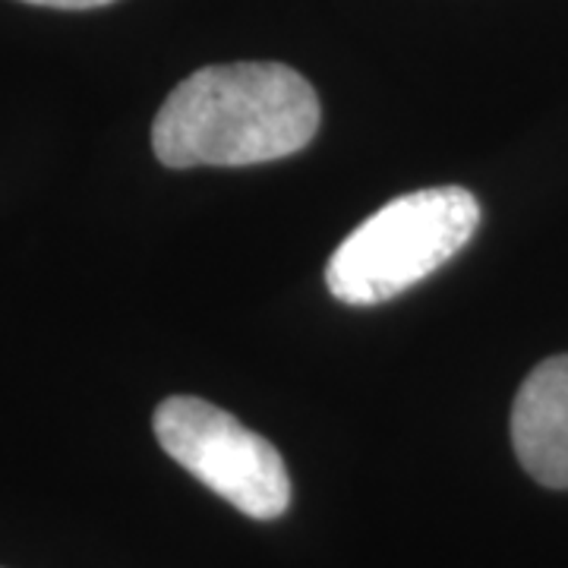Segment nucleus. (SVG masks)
Instances as JSON below:
<instances>
[{"label":"nucleus","mask_w":568,"mask_h":568,"mask_svg":"<svg viewBox=\"0 0 568 568\" xmlns=\"http://www.w3.org/2000/svg\"><path fill=\"white\" fill-rule=\"evenodd\" d=\"M320 130L313 85L284 63H215L186 77L152 123L168 168H246L301 152Z\"/></svg>","instance_id":"1"},{"label":"nucleus","mask_w":568,"mask_h":568,"mask_svg":"<svg viewBox=\"0 0 568 568\" xmlns=\"http://www.w3.org/2000/svg\"><path fill=\"white\" fill-rule=\"evenodd\" d=\"M477 227L480 203L465 186L414 190L347 234L325 265V284L342 304H386L446 265Z\"/></svg>","instance_id":"2"},{"label":"nucleus","mask_w":568,"mask_h":568,"mask_svg":"<svg viewBox=\"0 0 568 568\" xmlns=\"http://www.w3.org/2000/svg\"><path fill=\"white\" fill-rule=\"evenodd\" d=\"M159 446L224 503L256 521L291 506V477L278 448L234 414L193 395H174L155 410Z\"/></svg>","instance_id":"3"},{"label":"nucleus","mask_w":568,"mask_h":568,"mask_svg":"<svg viewBox=\"0 0 568 568\" xmlns=\"http://www.w3.org/2000/svg\"><path fill=\"white\" fill-rule=\"evenodd\" d=\"M511 443L537 484L568 489V354L525 379L511 407Z\"/></svg>","instance_id":"4"},{"label":"nucleus","mask_w":568,"mask_h":568,"mask_svg":"<svg viewBox=\"0 0 568 568\" xmlns=\"http://www.w3.org/2000/svg\"><path fill=\"white\" fill-rule=\"evenodd\" d=\"M26 3L54 7V10H92V7H104V3H114V0H26Z\"/></svg>","instance_id":"5"}]
</instances>
